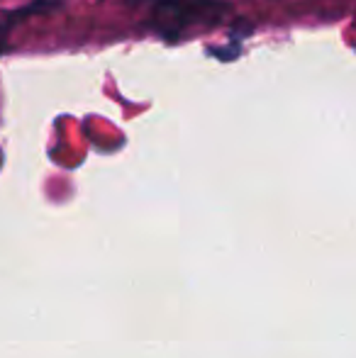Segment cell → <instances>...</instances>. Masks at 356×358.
<instances>
[{
	"label": "cell",
	"mask_w": 356,
	"mask_h": 358,
	"mask_svg": "<svg viewBox=\"0 0 356 358\" xmlns=\"http://www.w3.org/2000/svg\"><path fill=\"white\" fill-rule=\"evenodd\" d=\"M34 10H42V5H32V8L27 10H17V13H10V10H0V52L5 49V44H8V34L10 29L17 24L20 17H27L29 13H34Z\"/></svg>",
	"instance_id": "obj_1"
}]
</instances>
